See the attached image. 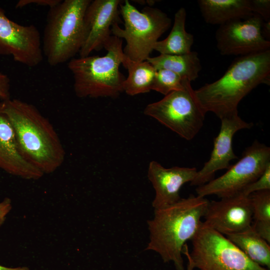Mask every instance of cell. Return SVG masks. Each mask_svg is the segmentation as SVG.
<instances>
[{
    "mask_svg": "<svg viewBox=\"0 0 270 270\" xmlns=\"http://www.w3.org/2000/svg\"><path fill=\"white\" fill-rule=\"evenodd\" d=\"M14 130L21 152L44 174L64 164L66 152L56 130L36 106L17 98L0 102Z\"/></svg>",
    "mask_w": 270,
    "mask_h": 270,
    "instance_id": "6da1fadb",
    "label": "cell"
},
{
    "mask_svg": "<svg viewBox=\"0 0 270 270\" xmlns=\"http://www.w3.org/2000/svg\"><path fill=\"white\" fill-rule=\"evenodd\" d=\"M208 202L192 194L154 209V217L147 221L150 236L145 250L156 252L164 262H172L176 270H184L183 248L200 228Z\"/></svg>",
    "mask_w": 270,
    "mask_h": 270,
    "instance_id": "7a4b0ae2",
    "label": "cell"
},
{
    "mask_svg": "<svg viewBox=\"0 0 270 270\" xmlns=\"http://www.w3.org/2000/svg\"><path fill=\"white\" fill-rule=\"evenodd\" d=\"M270 50L236 58L216 80L194 90L204 112L220 120L238 112L242 100L260 84L270 85Z\"/></svg>",
    "mask_w": 270,
    "mask_h": 270,
    "instance_id": "3957f363",
    "label": "cell"
},
{
    "mask_svg": "<svg viewBox=\"0 0 270 270\" xmlns=\"http://www.w3.org/2000/svg\"><path fill=\"white\" fill-rule=\"evenodd\" d=\"M122 44V39L112 35L104 47L105 56H80L68 62L78 97L116 98L124 92L126 78L120 70L124 56Z\"/></svg>",
    "mask_w": 270,
    "mask_h": 270,
    "instance_id": "277c9868",
    "label": "cell"
},
{
    "mask_svg": "<svg viewBox=\"0 0 270 270\" xmlns=\"http://www.w3.org/2000/svg\"><path fill=\"white\" fill-rule=\"evenodd\" d=\"M90 0H64L50 8L43 38L44 56L52 66L79 54L86 37L84 14Z\"/></svg>",
    "mask_w": 270,
    "mask_h": 270,
    "instance_id": "5b68a950",
    "label": "cell"
},
{
    "mask_svg": "<svg viewBox=\"0 0 270 270\" xmlns=\"http://www.w3.org/2000/svg\"><path fill=\"white\" fill-rule=\"evenodd\" d=\"M119 9L124 28L114 24L112 34L126 40L123 52L126 57L134 62L146 60L158 38L170 28L171 19L160 10L152 6L140 12L128 0L123 1Z\"/></svg>",
    "mask_w": 270,
    "mask_h": 270,
    "instance_id": "8992f818",
    "label": "cell"
},
{
    "mask_svg": "<svg viewBox=\"0 0 270 270\" xmlns=\"http://www.w3.org/2000/svg\"><path fill=\"white\" fill-rule=\"evenodd\" d=\"M144 114L188 140L193 139L200 131L206 114L195 96L190 82L183 89L148 104Z\"/></svg>",
    "mask_w": 270,
    "mask_h": 270,
    "instance_id": "52a82bcc",
    "label": "cell"
},
{
    "mask_svg": "<svg viewBox=\"0 0 270 270\" xmlns=\"http://www.w3.org/2000/svg\"><path fill=\"white\" fill-rule=\"evenodd\" d=\"M190 256L199 270H270L252 262L225 236L201 226L191 240Z\"/></svg>",
    "mask_w": 270,
    "mask_h": 270,
    "instance_id": "ba28073f",
    "label": "cell"
},
{
    "mask_svg": "<svg viewBox=\"0 0 270 270\" xmlns=\"http://www.w3.org/2000/svg\"><path fill=\"white\" fill-rule=\"evenodd\" d=\"M269 164L270 148L256 140L224 174L197 186L196 195L201 197L216 195L221 198L240 193L261 176Z\"/></svg>",
    "mask_w": 270,
    "mask_h": 270,
    "instance_id": "9c48e42d",
    "label": "cell"
},
{
    "mask_svg": "<svg viewBox=\"0 0 270 270\" xmlns=\"http://www.w3.org/2000/svg\"><path fill=\"white\" fill-rule=\"evenodd\" d=\"M0 55L10 56L15 62L30 68L38 66L44 57L38 28L12 21L0 7Z\"/></svg>",
    "mask_w": 270,
    "mask_h": 270,
    "instance_id": "30bf717a",
    "label": "cell"
},
{
    "mask_svg": "<svg viewBox=\"0 0 270 270\" xmlns=\"http://www.w3.org/2000/svg\"><path fill=\"white\" fill-rule=\"evenodd\" d=\"M264 20L254 14L220 26L215 35L216 48L224 56H246L270 50L262 34Z\"/></svg>",
    "mask_w": 270,
    "mask_h": 270,
    "instance_id": "8fae6325",
    "label": "cell"
},
{
    "mask_svg": "<svg viewBox=\"0 0 270 270\" xmlns=\"http://www.w3.org/2000/svg\"><path fill=\"white\" fill-rule=\"evenodd\" d=\"M202 224L226 236L250 228L253 214L249 196L242 192L209 201Z\"/></svg>",
    "mask_w": 270,
    "mask_h": 270,
    "instance_id": "7c38bea8",
    "label": "cell"
},
{
    "mask_svg": "<svg viewBox=\"0 0 270 270\" xmlns=\"http://www.w3.org/2000/svg\"><path fill=\"white\" fill-rule=\"evenodd\" d=\"M221 126L218 134L214 139V146L210 159L198 170L195 178L190 182L192 186H200L214 178L215 173L221 170L228 169L231 160L238 158L232 148L234 134L242 129L250 128L252 122L244 121L236 112L220 119Z\"/></svg>",
    "mask_w": 270,
    "mask_h": 270,
    "instance_id": "4fadbf2b",
    "label": "cell"
},
{
    "mask_svg": "<svg viewBox=\"0 0 270 270\" xmlns=\"http://www.w3.org/2000/svg\"><path fill=\"white\" fill-rule=\"evenodd\" d=\"M120 0H94L88 5L84 14L86 40L79 52L80 57L104 48L111 37V27L122 24L120 14Z\"/></svg>",
    "mask_w": 270,
    "mask_h": 270,
    "instance_id": "5bb4252c",
    "label": "cell"
},
{
    "mask_svg": "<svg viewBox=\"0 0 270 270\" xmlns=\"http://www.w3.org/2000/svg\"><path fill=\"white\" fill-rule=\"evenodd\" d=\"M196 168L173 166L165 168L152 160L148 165V177L155 191L152 206L154 209L174 204L180 198V191L184 184L195 178Z\"/></svg>",
    "mask_w": 270,
    "mask_h": 270,
    "instance_id": "9a60e30c",
    "label": "cell"
},
{
    "mask_svg": "<svg viewBox=\"0 0 270 270\" xmlns=\"http://www.w3.org/2000/svg\"><path fill=\"white\" fill-rule=\"evenodd\" d=\"M0 169L10 174L28 180H38L44 175L22 154L13 127L0 108Z\"/></svg>",
    "mask_w": 270,
    "mask_h": 270,
    "instance_id": "2e32d148",
    "label": "cell"
},
{
    "mask_svg": "<svg viewBox=\"0 0 270 270\" xmlns=\"http://www.w3.org/2000/svg\"><path fill=\"white\" fill-rule=\"evenodd\" d=\"M202 16L207 24H224L254 14L250 0H198Z\"/></svg>",
    "mask_w": 270,
    "mask_h": 270,
    "instance_id": "e0dca14e",
    "label": "cell"
},
{
    "mask_svg": "<svg viewBox=\"0 0 270 270\" xmlns=\"http://www.w3.org/2000/svg\"><path fill=\"white\" fill-rule=\"evenodd\" d=\"M186 16L185 8H180L176 11L168 36L162 40H158L154 50L162 54H183L192 51L194 38L192 34L186 30Z\"/></svg>",
    "mask_w": 270,
    "mask_h": 270,
    "instance_id": "ac0fdd59",
    "label": "cell"
},
{
    "mask_svg": "<svg viewBox=\"0 0 270 270\" xmlns=\"http://www.w3.org/2000/svg\"><path fill=\"white\" fill-rule=\"evenodd\" d=\"M146 60L156 70H170L190 82L198 78L202 69L198 54L193 51L183 54H160L155 57H149Z\"/></svg>",
    "mask_w": 270,
    "mask_h": 270,
    "instance_id": "d6986e66",
    "label": "cell"
},
{
    "mask_svg": "<svg viewBox=\"0 0 270 270\" xmlns=\"http://www.w3.org/2000/svg\"><path fill=\"white\" fill-rule=\"evenodd\" d=\"M226 236L252 262L270 269V244L258 236L252 226Z\"/></svg>",
    "mask_w": 270,
    "mask_h": 270,
    "instance_id": "ffe728a7",
    "label": "cell"
},
{
    "mask_svg": "<svg viewBox=\"0 0 270 270\" xmlns=\"http://www.w3.org/2000/svg\"><path fill=\"white\" fill-rule=\"evenodd\" d=\"M122 64L128 73L124 82V92L133 96L152 90L156 70L150 62L147 60L134 62L124 56Z\"/></svg>",
    "mask_w": 270,
    "mask_h": 270,
    "instance_id": "44dd1931",
    "label": "cell"
},
{
    "mask_svg": "<svg viewBox=\"0 0 270 270\" xmlns=\"http://www.w3.org/2000/svg\"><path fill=\"white\" fill-rule=\"evenodd\" d=\"M188 82H190L170 70H158L156 72L152 90L166 96L172 92L183 89Z\"/></svg>",
    "mask_w": 270,
    "mask_h": 270,
    "instance_id": "7402d4cb",
    "label": "cell"
},
{
    "mask_svg": "<svg viewBox=\"0 0 270 270\" xmlns=\"http://www.w3.org/2000/svg\"><path fill=\"white\" fill-rule=\"evenodd\" d=\"M254 220L270 221V190L249 195Z\"/></svg>",
    "mask_w": 270,
    "mask_h": 270,
    "instance_id": "603a6c76",
    "label": "cell"
},
{
    "mask_svg": "<svg viewBox=\"0 0 270 270\" xmlns=\"http://www.w3.org/2000/svg\"><path fill=\"white\" fill-rule=\"evenodd\" d=\"M264 190H270V164H268L261 176L247 186L241 192L246 196Z\"/></svg>",
    "mask_w": 270,
    "mask_h": 270,
    "instance_id": "cb8c5ba5",
    "label": "cell"
},
{
    "mask_svg": "<svg viewBox=\"0 0 270 270\" xmlns=\"http://www.w3.org/2000/svg\"><path fill=\"white\" fill-rule=\"evenodd\" d=\"M251 10L260 16L264 22L270 20V0H250Z\"/></svg>",
    "mask_w": 270,
    "mask_h": 270,
    "instance_id": "d4e9b609",
    "label": "cell"
},
{
    "mask_svg": "<svg viewBox=\"0 0 270 270\" xmlns=\"http://www.w3.org/2000/svg\"><path fill=\"white\" fill-rule=\"evenodd\" d=\"M251 226L258 236L270 244V221L254 220Z\"/></svg>",
    "mask_w": 270,
    "mask_h": 270,
    "instance_id": "484cf974",
    "label": "cell"
},
{
    "mask_svg": "<svg viewBox=\"0 0 270 270\" xmlns=\"http://www.w3.org/2000/svg\"><path fill=\"white\" fill-rule=\"evenodd\" d=\"M62 0H20L17 2L16 8H21L30 4H36L52 8L59 4Z\"/></svg>",
    "mask_w": 270,
    "mask_h": 270,
    "instance_id": "4316f807",
    "label": "cell"
},
{
    "mask_svg": "<svg viewBox=\"0 0 270 270\" xmlns=\"http://www.w3.org/2000/svg\"><path fill=\"white\" fill-rule=\"evenodd\" d=\"M10 98V79L8 75L0 72V99L3 101Z\"/></svg>",
    "mask_w": 270,
    "mask_h": 270,
    "instance_id": "83f0119b",
    "label": "cell"
},
{
    "mask_svg": "<svg viewBox=\"0 0 270 270\" xmlns=\"http://www.w3.org/2000/svg\"><path fill=\"white\" fill-rule=\"evenodd\" d=\"M12 208V201L10 198H6L0 202V227L4 223L6 216Z\"/></svg>",
    "mask_w": 270,
    "mask_h": 270,
    "instance_id": "f1b7e54d",
    "label": "cell"
},
{
    "mask_svg": "<svg viewBox=\"0 0 270 270\" xmlns=\"http://www.w3.org/2000/svg\"><path fill=\"white\" fill-rule=\"evenodd\" d=\"M182 254H184L188 260L186 270H194V267L190 258V252L186 244L184 246L183 248Z\"/></svg>",
    "mask_w": 270,
    "mask_h": 270,
    "instance_id": "f546056e",
    "label": "cell"
},
{
    "mask_svg": "<svg viewBox=\"0 0 270 270\" xmlns=\"http://www.w3.org/2000/svg\"><path fill=\"white\" fill-rule=\"evenodd\" d=\"M270 20L268 22L264 21L262 28V34L264 37L267 40L270 38Z\"/></svg>",
    "mask_w": 270,
    "mask_h": 270,
    "instance_id": "4dcf8cb0",
    "label": "cell"
},
{
    "mask_svg": "<svg viewBox=\"0 0 270 270\" xmlns=\"http://www.w3.org/2000/svg\"><path fill=\"white\" fill-rule=\"evenodd\" d=\"M0 270H30V268L27 266L10 268L0 265Z\"/></svg>",
    "mask_w": 270,
    "mask_h": 270,
    "instance_id": "1f68e13d",
    "label": "cell"
}]
</instances>
